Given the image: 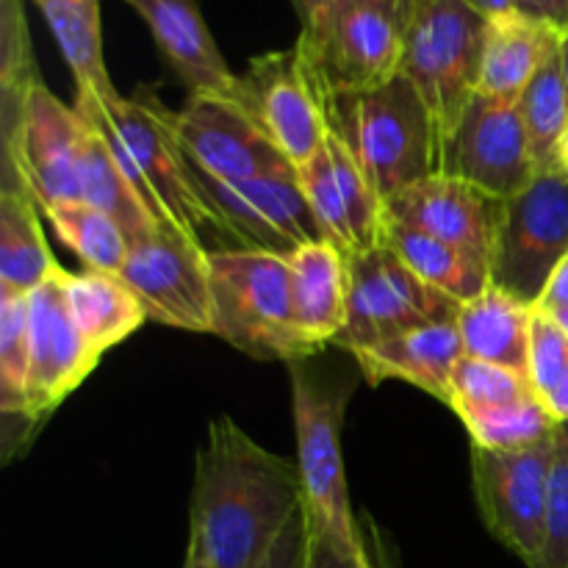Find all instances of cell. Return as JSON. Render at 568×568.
I'll use <instances>...</instances> for the list:
<instances>
[{"instance_id":"cell-32","label":"cell","mask_w":568,"mask_h":568,"mask_svg":"<svg viewBox=\"0 0 568 568\" xmlns=\"http://www.w3.org/2000/svg\"><path fill=\"white\" fill-rule=\"evenodd\" d=\"M458 419L469 433L471 447L499 449V453L536 447L558 430V422L552 419L538 394L508 405H494V408L460 410Z\"/></svg>"},{"instance_id":"cell-12","label":"cell","mask_w":568,"mask_h":568,"mask_svg":"<svg viewBox=\"0 0 568 568\" xmlns=\"http://www.w3.org/2000/svg\"><path fill=\"white\" fill-rule=\"evenodd\" d=\"M349 261L347 325L333 347L347 353L414 327L455 320L460 303L408 270L386 244Z\"/></svg>"},{"instance_id":"cell-9","label":"cell","mask_w":568,"mask_h":568,"mask_svg":"<svg viewBox=\"0 0 568 568\" xmlns=\"http://www.w3.org/2000/svg\"><path fill=\"white\" fill-rule=\"evenodd\" d=\"M236 103L294 170L325 148L331 131L327 100L297 42L255 55L247 72L239 75Z\"/></svg>"},{"instance_id":"cell-14","label":"cell","mask_w":568,"mask_h":568,"mask_svg":"<svg viewBox=\"0 0 568 568\" xmlns=\"http://www.w3.org/2000/svg\"><path fill=\"white\" fill-rule=\"evenodd\" d=\"M120 277L142 300L153 322L214 336L211 253L197 239L159 227L144 242L131 244Z\"/></svg>"},{"instance_id":"cell-16","label":"cell","mask_w":568,"mask_h":568,"mask_svg":"<svg viewBox=\"0 0 568 568\" xmlns=\"http://www.w3.org/2000/svg\"><path fill=\"white\" fill-rule=\"evenodd\" d=\"M67 270L28 292V414L42 427L48 416L87 381L98 366L78 331L64 294Z\"/></svg>"},{"instance_id":"cell-46","label":"cell","mask_w":568,"mask_h":568,"mask_svg":"<svg viewBox=\"0 0 568 568\" xmlns=\"http://www.w3.org/2000/svg\"><path fill=\"white\" fill-rule=\"evenodd\" d=\"M560 59H564V75H566V89H568V33L560 37Z\"/></svg>"},{"instance_id":"cell-37","label":"cell","mask_w":568,"mask_h":568,"mask_svg":"<svg viewBox=\"0 0 568 568\" xmlns=\"http://www.w3.org/2000/svg\"><path fill=\"white\" fill-rule=\"evenodd\" d=\"M568 369V336L558 322L532 308L530 344H527V381L538 397H547Z\"/></svg>"},{"instance_id":"cell-41","label":"cell","mask_w":568,"mask_h":568,"mask_svg":"<svg viewBox=\"0 0 568 568\" xmlns=\"http://www.w3.org/2000/svg\"><path fill=\"white\" fill-rule=\"evenodd\" d=\"M349 3H355V0H292L294 11H297L300 28L314 26V22H320L322 17L333 14V11Z\"/></svg>"},{"instance_id":"cell-20","label":"cell","mask_w":568,"mask_h":568,"mask_svg":"<svg viewBox=\"0 0 568 568\" xmlns=\"http://www.w3.org/2000/svg\"><path fill=\"white\" fill-rule=\"evenodd\" d=\"M464 342L455 320L414 327L392 338L353 349L358 369L372 386L399 381L422 388L449 408L455 366L464 358Z\"/></svg>"},{"instance_id":"cell-2","label":"cell","mask_w":568,"mask_h":568,"mask_svg":"<svg viewBox=\"0 0 568 568\" xmlns=\"http://www.w3.org/2000/svg\"><path fill=\"white\" fill-rule=\"evenodd\" d=\"M72 105L103 133L133 192L161 227L197 242L203 227H216L186 153L178 144L172 109L150 89H142L136 98H122L120 92L111 98L75 94Z\"/></svg>"},{"instance_id":"cell-47","label":"cell","mask_w":568,"mask_h":568,"mask_svg":"<svg viewBox=\"0 0 568 568\" xmlns=\"http://www.w3.org/2000/svg\"><path fill=\"white\" fill-rule=\"evenodd\" d=\"M316 568H355V564L342 566V564H333V560H322L320 555H316Z\"/></svg>"},{"instance_id":"cell-17","label":"cell","mask_w":568,"mask_h":568,"mask_svg":"<svg viewBox=\"0 0 568 568\" xmlns=\"http://www.w3.org/2000/svg\"><path fill=\"white\" fill-rule=\"evenodd\" d=\"M172 128L192 170L211 181L236 183L292 166L236 100L189 94L172 111Z\"/></svg>"},{"instance_id":"cell-31","label":"cell","mask_w":568,"mask_h":568,"mask_svg":"<svg viewBox=\"0 0 568 568\" xmlns=\"http://www.w3.org/2000/svg\"><path fill=\"white\" fill-rule=\"evenodd\" d=\"M42 216L87 270L120 275L131 253V242L109 214L83 200H75V203L50 205L42 211Z\"/></svg>"},{"instance_id":"cell-24","label":"cell","mask_w":568,"mask_h":568,"mask_svg":"<svg viewBox=\"0 0 568 568\" xmlns=\"http://www.w3.org/2000/svg\"><path fill=\"white\" fill-rule=\"evenodd\" d=\"M455 325L469 358L508 366L527 375L532 305L521 303L503 288L488 286L477 297L460 303Z\"/></svg>"},{"instance_id":"cell-25","label":"cell","mask_w":568,"mask_h":568,"mask_svg":"<svg viewBox=\"0 0 568 568\" xmlns=\"http://www.w3.org/2000/svg\"><path fill=\"white\" fill-rule=\"evenodd\" d=\"M381 244H386L414 275L458 303H466L491 286L486 264L408 222L394 220L392 214L383 220Z\"/></svg>"},{"instance_id":"cell-13","label":"cell","mask_w":568,"mask_h":568,"mask_svg":"<svg viewBox=\"0 0 568 568\" xmlns=\"http://www.w3.org/2000/svg\"><path fill=\"white\" fill-rule=\"evenodd\" d=\"M192 172L216 231L242 242L239 250H261L286 258L303 244L325 242L294 166L236 183L211 181L203 172Z\"/></svg>"},{"instance_id":"cell-48","label":"cell","mask_w":568,"mask_h":568,"mask_svg":"<svg viewBox=\"0 0 568 568\" xmlns=\"http://www.w3.org/2000/svg\"><path fill=\"white\" fill-rule=\"evenodd\" d=\"M183 568H209L203 564V560H197V558H192V555H186V560H183Z\"/></svg>"},{"instance_id":"cell-43","label":"cell","mask_w":568,"mask_h":568,"mask_svg":"<svg viewBox=\"0 0 568 568\" xmlns=\"http://www.w3.org/2000/svg\"><path fill=\"white\" fill-rule=\"evenodd\" d=\"M469 6H475L480 14H486L488 20L491 17H503V14H510V11H516V0H466Z\"/></svg>"},{"instance_id":"cell-10","label":"cell","mask_w":568,"mask_h":568,"mask_svg":"<svg viewBox=\"0 0 568 568\" xmlns=\"http://www.w3.org/2000/svg\"><path fill=\"white\" fill-rule=\"evenodd\" d=\"M87 120L44 81L28 94L20 122L3 136L0 186L31 192L39 209L81 200V142Z\"/></svg>"},{"instance_id":"cell-33","label":"cell","mask_w":568,"mask_h":568,"mask_svg":"<svg viewBox=\"0 0 568 568\" xmlns=\"http://www.w3.org/2000/svg\"><path fill=\"white\" fill-rule=\"evenodd\" d=\"M39 81L22 0H0V136L20 122Z\"/></svg>"},{"instance_id":"cell-7","label":"cell","mask_w":568,"mask_h":568,"mask_svg":"<svg viewBox=\"0 0 568 568\" xmlns=\"http://www.w3.org/2000/svg\"><path fill=\"white\" fill-rule=\"evenodd\" d=\"M410 0H355L308 28L300 50L325 100L386 87L403 72Z\"/></svg>"},{"instance_id":"cell-40","label":"cell","mask_w":568,"mask_h":568,"mask_svg":"<svg viewBox=\"0 0 568 568\" xmlns=\"http://www.w3.org/2000/svg\"><path fill=\"white\" fill-rule=\"evenodd\" d=\"M566 305H568V255L560 261L558 270L552 272V277L547 281V288H544L541 300H538L532 308L552 314V311L566 308Z\"/></svg>"},{"instance_id":"cell-45","label":"cell","mask_w":568,"mask_h":568,"mask_svg":"<svg viewBox=\"0 0 568 568\" xmlns=\"http://www.w3.org/2000/svg\"><path fill=\"white\" fill-rule=\"evenodd\" d=\"M544 314H547V311H544ZM549 316H552V320L558 322V327H560V331H564L566 336H568V305H566V308H558V311H552V314H549Z\"/></svg>"},{"instance_id":"cell-11","label":"cell","mask_w":568,"mask_h":568,"mask_svg":"<svg viewBox=\"0 0 568 568\" xmlns=\"http://www.w3.org/2000/svg\"><path fill=\"white\" fill-rule=\"evenodd\" d=\"M555 436L525 449L471 447V483L488 532L527 568H538L547 530Z\"/></svg>"},{"instance_id":"cell-23","label":"cell","mask_w":568,"mask_h":568,"mask_svg":"<svg viewBox=\"0 0 568 568\" xmlns=\"http://www.w3.org/2000/svg\"><path fill=\"white\" fill-rule=\"evenodd\" d=\"M64 294L83 342L98 358L133 336L150 320L133 288L111 272H67Z\"/></svg>"},{"instance_id":"cell-8","label":"cell","mask_w":568,"mask_h":568,"mask_svg":"<svg viewBox=\"0 0 568 568\" xmlns=\"http://www.w3.org/2000/svg\"><path fill=\"white\" fill-rule=\"evenodd\" d=\"M568 255V170H544L516 197L503 200L488 281L527 305Z\"/></svg>"},{"instance_id":"cell-15","label":"cell","mask_w":568,"mask_h":568,"mask_svg":"<svg viewBox=\"0 0 568 568\" xmlns=\"http://www.w3.org/2000/svg\"><path fill=\"white\" fill-rule=\"evenodd\" d=\"M438 172L460 178L494 200L525 192L538 166L516 103L475 94L458 133L444 150Z\"/></svg>"},{"instance_id":"cell-5","label":"cell","mask_w":568,"mask_h":568,"mask_svg":"<svg viewBox=\"0 0 568 568\" xmlns=\"http://www.w3.org/2000/svg\"><path fill=\"white\" fill-rule=\"evenodd\" d=\"M488 17L466 0H410L403 72L436 131L438 164L477 94Z\"/></svg>"},{"instance_id":"cell-22","label":"cell","mask_w":568,"mask_h":568,"mask_svg":"<svg viewBox=\"0 0 568 568\" xmlns=\"http://www.w3.org/2000/svg\"><path fill=\"white\" fill-rule=\"evenodd\" d=\"M558 31L519 11L491 17L486 22V39H483L477 94L503 100V103H519L527 83L547 61V55L558 48Z\"/></svg>"},{"instance_id":"cell-27","label":"cell","mask_w":568,"mask_h":568,"mask_svg":"<svg viewBox=\"0 0 568 568\" xmlns=\"http://www.w3.org/2000/svg\"><path fill=\"white\" fill-rule=\"evenodd\" d=\"M42 11L72 78L75 94L111 98V83L103 59V28H100V0H31Z\"/></svg>"},{"instance_id":"cell-28","label":"cell","mask_w":568,"mask_h":568,"mask_svg":"<svg viewBox=\"0 0 568 568\" xmlns=\"http://www.w3.org/2000/svg\"><path fill=\"white\" fill-rule=\"evenodd\" d=\"M81 200L109 214L125 231L131 244L144 242L161 227L133 192L103 133L89 120L81 142Z\"/></svg>"},{"instance_id":"cell-39","label":"cell","mask_w":568,"mask_h":568,"mask_svg":"<svg viewBox=\"0 0 568 568\" xmlns=\"http://www.w3.org/2000/svg\"><path fill=\"white\" fill-rule=\"evenodd\" d=\"M516 11L552 28L560 37L568 33V0H516Z\"/></svg>"},{"instance_id":"cell-1","label":"cell","mask_w":568,"mask_h":568,"mask_svg":"<svg viewBox=\"0 0 568 568\" xmlns=\"http://www.w3.org/2000/svg\"><path fill=\"white\" fill-rule=\"evenodd\" d=\"M300 508L297 460L261 447L231 416L211 419L194 466L186 555L209 568H255Z\"/></svg>"},{"instance_id":"cell-35","label":"cell","mask_w":568,"mask_h":568,"mask_svg":"<svg viewBox=\"0 0 568 568\" xmlns=\"http://www.w3.org/2000/svg\"><path fill=\"white\" fill-rule=\"evenodd\" d=\"M300 183H303L305 200L311 205V214H314L316 225H320L322 239L331 242L333 247L342 250L347 258L355 255V239L353 227H349L347 205H344L342 192H338L336 175H333L331 155L327 148H322L308 164H303L297 170Z\"/></svg>"},{"instance_id":"cell-36","label":"cell","mask_w":568,"mask_h":568,"mask_svg":"<svg viewBox=\"0 0 568 568\" xmlns=\"http://www.w3.org/2000/svg\"><path fill=\"white\" fill-rule=\"evenodd\" d=\"M538 568H568V425H558L555 430L547 530H544V552Z\"/></svg>"},{"instance_id":"cell-49","label":"cell","mask_w":568,"mask_h":568,"mask_svg":"<svg viewBox=\"0 0 568 568\" xmlns=\"http://www.w3.org/2000/svg\"><path fill=\"white\" fill-rule=\"evenodd\" d=\"M560 166H564V170H568V139H566V144H564V155H560Z\"/></svg>"},{"instance_id":"cell-18","label":"cell","mask_w":568,"mask_h":568,"mask_svg":"<svg viewBox=\"0 0 568 568\" xmlns=\"http://www.w3.org/2000/svg\"><path fill=\"white\" fill-rule=\"evenodd\" d=\"M499 209L503 200L488 197L460 178L436 172L397 194L386 205V214L464 250L466 255L488 266Z\"/></svg>"},{"instance_id":"cell-44","label":"cell","mask_w":568,"mask_h":568,"mask_svg":"<svg viewBox=\"0 0 568 568\" xmlns=\"http://www.w3.org/2000/svg\"><path fill=\"white\" fill-rule=\"evenodd\" d=\"M355 568H381V566H377V560L369 555V549H366L364 538H361L358 552H355Z\"/></svg>"},{"instance_id":"cell-3","label":"cell","mask_w":568,"mask_h":568,"mask_svg":"<svg viewBox=\"0 0 568 568\" xmlns=\"http://www.w3.org/2000/svg\"><path fill=\"white\" fill-rule=\"evenodd\" d=\"M325 109L327 125L347 144L383 205L438 172L430 111L405 75L372 92L331 98Z\"/></svg>"},{"instance_id":"cell-4","label":"cell","mask_w":568,"mask_h":568,"mask_svg":"<svg viewBox=\"0 0 568 568\" xmlns=\"http://www.w3.org/2000/svg\"><path fill=\"white\" fill-rule=\"evenodd\" d=\"M288 372H292V414L303 505L314 525L320 558L349 566L355 564L361 544L342 453L349 386L322 381L311 366H305V361L288 364Z\"/></svg>"},{"instance_id":"cell-29","label":"cell","mask_w":568,"mask_h":568,"mask_svg":"<svg viewBox=\"0 0 568 568\" xmlns=\"http://www.w3.org/2000/svg\"><path fill=\"white\" fill-rule=\"evenodd\" d=\"M521 122H525L530 153L536 159L538 172L564 170L560 155L568 139V89L564 75V59H560V42L547 55L532 81L521 92L519 103Z\"/></svg>"},{"instance_id":"cell-34","label":"cell","mask_w":568,"mask_h":568,"mask_svg":"<svg viewBox=\"0 0 568 568\" xmlns=\"http://www.w3.org/2000/svg\"><path fill=\"white\" fill-rule=\"evenodd\" d=\"M532 394L536 392H532L525 372L464 355L460 364L455 366L453 403H449V408L455 414H460V410L494 408V405H508L516 403V399L532 397Z\"/></svg>"},{"instance_id":"cell-21","label":"cell","mask_w":568,"mask_h":568,"mask_svg":"<svg viewBox=\"0 0 568 568\" xmlns=\"http://www.w3.org/2000/svg\"><path fill=\"white\" fill-rule=\"evenodd\" d=\"M294 320L305 342L320 353L347 325L349 261L331 242H308L286 255Z\"/></svg>"},{"instance_id":"cell-30","label":"cell","mask_w":568,"mask_h":568,"mask_svg":"<svg viewBox=\"0 0 568 568\" xmlns=\"http://www.w3.org/2000/svg\"><path fill=\"white\" fill-rule=\"evenodd\" d=\"M28 294L0 286V414L6 430L20 425L22 444L39 430L28 414Z\"/></svg>"},{"instance_id":"cell-38","label":"cell","mask_w":568,"mask_h":568,"mask_svg":"<svg viewBox=\"0 0 568 568\" xmlns=\"http://www.w3.org/2000/svg\"><path fill=\"white\" fill-rule=\"evenodd\" d=\"M316 555H320V544H316L314 525L303 505L255 568H316Z\"/></svg>"},{"instance_id":"cell-6","label":"cell","mask_w":568,"mask_h":568,"mask_svg":"<svg viewBox=\"0 0 568 568\" xmlns=\"http://www.w3.org/2000/svg\"><path fill=\"white\" fill-rule=\"evenodd\" d=\"M214 336L258 361H308L316 353L294 320L283 255L261 250L211 253Z\"/></svg>"},{"instance_id":"cell-26","label":"cell","mask_w":568,"mask_h":568,"mask_svg":"<svg viewBox=\"0 0 568 568\" xmlns=\"http://www.w3.org/2000/svg\"><path fill=\"white\" fill-rule=\"evenodd\" d=\"M39 216L42 209L28 189L0 186V286L28 294L61 270Z\"/></svg>"},{"instance_id":"cell-19","label":"cell","mask_w":568,"mask_h":568,"mask_svg":"<svg viewBox=\"0 0 568 568\" xmlns=\"http://www.w3.org/2000/svg\"><path fill=\"white\" fill-rule=\"evenodd\" d=\"M150 28L166 64L189 87V94L236 100L239 75L216 48L197 0H125Z\"/></svg>"},{"instance_id":"cell-42","label":"cell","mask_w":568,"mask_h":568,"mask_svg":"<svg viewBox=\"0 0 568 568\" xmlns=\"http://www.w3.org/2000/svg\"><path fill=\"white\" fill-rule=\"evenodd\" d=\"M544 405H547L549 414H552V419L558 422V425H568V369L566 375L560 377L558 386L544 397Z\"/></svg>"}]
</instances>
